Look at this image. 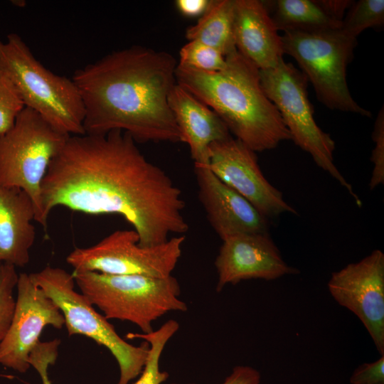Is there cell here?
I'll list each match as a JSON object with an SVG mask.
<instances>
[{
  "label": "cell",
  "instance_id": "obj_20",
  "mask_svg": "<svg viewBox=\"0 0 384 384\" xmlns=\"http://www.w3.org/2000/svg\"><path fill=\"white\" fill-rule=\"evenodd\" d=\"M233 21L234 0H211L197 23L187 28L186 38L208 45L226 57L237 50Z\"/></svg>",
  "mask_w": 384,
  "mask_h": 384
},
{
  "label": "cell",
  "instance_id": "obj_21",
  "mask_svg": "<svg viewBox=\"0 0 384 384\" xmlns=\"http://www.w3.org/2000/svg\"><path fill=\"white\" fill-rule=\"evenodd\" d=\"M178 329V323L174 319H170L157 330L150 333H128L127 334V338H141L149 344L144 366L139 379L134 384H161L168 379L169 374L166 371L160 370L159 362L166 344Z\"/></svg>",
  "mask_w": 384,
  "mask_h": 384
},
{
  "label": "cell",
  "instance_id": "obj_14",
  "mask_svg": "<svg viewBox=\"0 0 384 384\" xmlns=\"http://www.w3.org/2000/svg\"><path fill=\"white\" fill-rule=\"evenodd\" d=\"M218 272L216 290L242 280H273L298 273L282 259L268 233H242L223 240L215 261Z\"/></svg>",
  "mask_w": 384,
  "mask_h": 384
},
{
  "label": "cell",
  "instance_id": "obj_25",
  "mask_svg": "<svg viewBox=\"0 0 384 384\" xmlns=\"http://www.w3.org/2000/svg\"><path fill=\"white\" fill-rule=\"evenodd\" d=\"M24 107L16 87L0 70V136L13 127L16 117Z\"/></svg>",
  "mask_w": 384,
  "mask_h": 384
},
{
  "label": "cell",
  "instance_id": "obj_3",
  "mask_svg": "<svg viewBox=\"0 0 384 384\" xmlns=\"http://www.w3.org/2000/svg\"><path fill=\"white\" fill-rule=\"evenodd\" d=\"M225 60V67L213 73L178 64L176 83L213 110L230 133L255 152L292 140L279 111L261 86L260 70L238 50Z\"/></svg>",
  "mask_w": 384,
  "mask_h": 384
},
{
  "label": "cell",
  "instance_id": "obj_30",
  "mask_svg": "<svg viewBox=\"0 0 384 384\" xmlns=\"http://www.w3.org/2000/svg\"><path fill=\"white\" fill-rule=\"evenodd\" d=\"M211 0H177L175 2L178 11L187 17L202 16L208 8Z\"/></svg>",
  "mask_w": 384,
  "mask_h": 384
},
{
  "label": "cell",
  "instance_id": "obj_15",
  "mask_svg": "<svg viewBox=\"0 0 384 384\" xmlns=\"http://www.w3.org/2000/svg\"><path fill=\"white\" fill-rule=\"evenodd\" d=\"M198 198L223 240L242 233H268V220L247 199L221 181L208 164H194Z\"/></svg>",
  "mask_w": 384,
  "mask_h": 384
},
{
  "label": "cell",
  "instance_id": "obj_24",
  "mask_svg": "<svg viewBox=\"0 0 384 384\" xmlns=\"http://www.w3.org/2000/svg\"><path fill=\"white\" fill-rule=\"evenodd\" d=\"M18 274L16 267L4 263L0 267V345L4 339L14 314L16 299L14 289Z\"/></svg>",
  "mask_w": 384,
  "mask_h": 384
},
{
  "label": "cell",
  "instance_id": "obj_18",
  "mask_svg": "<svg viewBox=\"0 0 384 384\" xmlns=\"http://www.w3.org/2000/svg\"><path fill=\"white\" fill-rule=\"evenodd\" d=\"M35 207L23 190L0 185V267L4 264L23 267L30 260L34 243Z\"/></svg>",
  "mask_w": 384,
  "mask_h": 384
},
{
  "label": "cell",
  "instance_id": "obj_22",
  "mask_svg": "<svg viewBox=\"0 0 384 384\" xmlns=\"http://www.w3.org/2000/svg\"><path fill=\"white\" fill-rule=\"evenodd\" d=\"M383 23V0H359L353 1L348 9L341 29L348 36L357 38L364 30L381 26Z\"/></svg>",
  "mask_w": 384,
  "mask_h": 384
},
{
  "label": "cell",
  "instance_id": "obj_28",
  "mask_svg": "<svg viewBox=\"0 0 384 384\" xmlns=\"http://www.w3.org/2000/svg\"><path fill=\"white\" fill-rule=\"evenodd\" d=\"M351 384H384V355L372 363H365L354 370Z\"/></svg>",
  "mask_w": 384,
  "mask_h": 384
},
{
  "label": "cell",
  "instance_id": "obj_2",
  "mask_svg": "<svg viewBox=\"0 0 384 384\" xmlns=\"http://www.w3.org/2000/svg\"><path fill=\"white\" fill-rule=\"evenodd\" d=\"M177 65L167 52L132 46L75 70L85 134L121 130L137 143L180 142L168 102Z\"/></svg>",
  "mask_w": 384,
  "mask_h": 384
},
{
  "label": "cell",
  "instance_id": "obj_6",
  "mask_svg": "<svg viewBox=\"0 0 384 384\" xmlns=\"http://www.w3.org/2000/svg\"><path fill=\"white\" fill-rule=\"evenodd\" d=\"M281 38L284 54L295 59L319 102L331 110L372 116L353 100L346 80L357 38L341 28L286 31Z\"/></svg>",
  "mask_w": 384,
  "mask_h": 384
},
{
  "label": "cell",
  "instance_id": "obj_4",
  "mask_svg": "<svg viewBox=\"0 0 384 384\" xmlns=\"http://www.w3.org/2000/svg\"><path fill=\"white\" fill-rule=\"evenodd\" d=\"M0 70L18 91L24 107L66 135L85 134V107L72 78L44 67L18 34L0 40Z\"/></svg>",
  "mask_w": 384,
  "mask_h": 384
},
{
  "label": "cell",
  "instance_id": "obj_31",
  "mask_svg": "<svg viewBox=\"0 0 384 384\" xmlns=\"http://www.w3.org/2000/svg\"><path fill=\"white\" fill-rule=\"evenodd\" d=\"M321 6L335 19L342 22L344 14L353 1L350 0H319Z\"/></svg>",
  "mask_w": 384,
  "mask_h": 384
},
{
  "label": "cell",
  "instance_id": "obj_12",
  "mask_svg": "<svg viewBox=\"0 0 384 384\" xmlns=\"http://www.w3.org/2000/svg\"><path fill=\"white\" fill-rule=\"evenodd\" d=\"M17 297L7 334L0 345V364L19 373L30 366L31 351L40 341L46 326L61 329L65 319L56 304L32 279L30 274H18Z\"/></svg>",
  "mask_w": 384,
  "mask_h": 384
},
{
  "label": "cell",
  "instance_id": "obj_13",
  "mask_svg": "<svg viewBox=\"0 0 384 384\" xmlns=\"http://www.w3.org/2000/svg\"><path fill=\"white\" fill-rule=\"evenodd\" d=\"M208 166L224 183L247 199L265 218L297 210L263 175L255 152L232 137L210 144Z\"/></svg>",
  "mask_w": 384,
  "mask_h": 384
},
{
  "label": "cell",
  "instance_id": "obj_19",
  "mask_svg": "<svg viewBox=\"0 0 384 384\" xmlns=\"http://www.w3.org/2000/svg\"><path fill=\"white\" fill-rule=\"evenodd\" d=\"M277 30L319 31L341 28L319 0L263 1Z\"/></svg>",
  "mask_w": 384,
  "mask_h": 384
},
{
  "label": "cell",
  "instance_id": "obj_5",
  "mask_svg": "<svg viewBox=\"0 0 384 384\" xmlns=\"http://www.w3.org/2000/svg\"><path fill=\"white\" fill-rule=\"evenodd\" d=\"M73 276L81 293L107 319L129 321L143 334L151 332L153 321L163 315L187 310L178 297L179 284L172 275L157 278L74 271Z\"/></svg>",
  "mask_w": 384,
  "mask_h": 384
},
{
  "label": "cell",
  "instance_id": "obj_9",
  "mask_svg": "<svg viewBox=\"0 0 384 384\" xmlns=\"http://www.w3.org/2000/svg\"><path fill=\"white\" fill-rule=\"evenodd\" d=\"M259 73L261 86L279 111L292 141L309 153L316 165L334 178L361 206L352 186L334 163V141L314 119L308 97L309 81L304 74L284 58L275 67L259 70Z\"/></svg>",
  "mask_w": 384,
  "mask_h": 384
},
{
  "label": "cell",
  "instance_id": "obj_16",
  "mask_svg": "<svg viewBox=\"0 0 384 384\" xmlns=\"http://www.w3.org/2000/svg\"><path fill=\"white\" fill-rule=\"evenodd\" d=\"M233 31L238 52L260 70L283 58L281 36L263 1L234 0Z\"/></svg>",
  "mask_w": 384,
  "mask_h": 384
},
{
  "label": "cell",
  "instance_id": "obj_27",
  "mask_svg": "<svg viewBox=\"0 0 384 384\" xmlns=\"http://www.w3.org/2000/svg\"><path fill=\"white\" fill-rule=\"evenodd\" d=\"M375 147L372 151L370 161L373 169L369 187L371 190L384 183V110L382 107L376 117L372 134Z\"/></svg>",
  "mask_w": 384,
  "mask_h": 384
},
{
  "label": "cell",
  "instance_id": "obj_1",
  "mask_svg": "<svg viewBox=\"0 0 384 384\" xmlns=\"http://www.w3.org/2000/svg\"><path fill=\"white\" fill-rule=\"evenodd\" d=\"M41 191L47 224L57 206L89 215H117L133 227L144 247L188 230L180 188L121 130L70 136L50 162Z\"/></svg>",
  "mask_w": 384,
  "mask_h": 384
},
{
  "label": "cell",
  "instance_id": "obj_17",
  "mask_svg": "<svg viewBox=\"0 0 384 384\" xmlns=\"http://www.w3.org/2000/svg\"><path fill=\"white\" fill-rule=\"evenodd\" d=\"M174 116L180 142L188 145L194 164H208L209 147L231 137L218 114L177 83L168 97Z\"/></svg>",
  "mask_w": 384,
  "mask_h": 384
},
{
  "label": "cell",
  "instance_id": "obj_10",
  "mask_svg": "<svg viewBox=\"0 0 384 384\" xmlns=\"http://www.w3.org/2000/svg\"><path fill=\"white\" fill-rule=\"evenodd\" d=\"M134 230H117L88 247H78L66 257L75 272H97L116 275L165 278L181 256L183 235L161 245L142 247Z\"/></svg>",
  "mask_w": 384,
  "mask_h": 384
},
{
  "label": "cell",
  "instance_id": "obj_7",
  "mask_svg": "<svg viewBox=\"0 0 384 384\" xmlns=\"http://www.w3.org/2000/svg\"><path fill=\"white\" fill-rule=\"evenodd\" d=\"M69 137L26 107L13 127L0 136V185L26 193L35 207V221L45 230L48 224L43 218L42 183Z\"/></svg>",
  "mask_w": 384,
  "mask_h": 384
},
{
  "label": "cell",
  "instance_id": "obj_23",
  "mask_svg": "<svg viewBox=\"0 0 384 384\" xmlns=\"http://www.w3.org/2000/svg\"><path fill=\"white\" fill-rule=\"evenodd\" d=\"M178 65L196 70L213 73L223 70L225 57L216 49L196 41H190L179 51Z\"/></svg>",
  "mask_w": 384,
  "mask_h": 384
},
{
  "label": "cell",
  "instance_id": "obj_11",
  "mask_svg": "<svg viewBox=\"0 0 384 384\" xmlns=\"http://www.w3.org/2000/svg\"><path fill=\"white\" fill-rule=\"evenodd\" d=\"M328 289L333 298L362 322L375 348L384 355V254L373 250L358 262L332 273Z\"/></svg>",
  "mask_w": 384,
  "mask_h": 384
},
{
  "label": "cell",
  "instance_id": "obj_29",
  "mask_svg": "<svg viewBox=\"0 0 384 384\" xmlns=\"http://www.w3.org/2000/svg\"><path fill=\"white\" fill-rule=\"evenodd\" d=\"M260 372L248 366H237L221 384H260Z\"/></svg>",
  "mask_w": 384,
  "mask_h": 384
},
{
  "label": "cell",
  "instance_id": "obj_8",
  "mask_svg": "<svg viewBox=\"0 0 384 384\" xmlns=\"http://www.w3.org/2000/svg\"><path fill=\"white\" fill-rule=\"evenodd\" d=\"M30 275L61 311L69 336H87L110 351L119 368L117 384H129L141 374L147 358L149 343L144 341L136 346L121 338L89 300L75 290L73 274L59 267L47 266Z\"/></svg>",
  "mask_w": 384,
  "mask_h": 384
},
{
  "label": "cell",
  "instance_id": "obj_26",
  "mask_svg": "<svg viewBox=\"0 0 384 384\" xmlns=\"http://www.w3.org/2000/svg\"><path fill=\"white\" fill-rule=\"evenodd\" d=\"M59 339L39 341L31 351L28 363L39 374L42 384H52L48 376L50 366L54 365L58 354Z\"/></svg>",
  "mask_w": 384,
  "mask_h": 384
}]
</instances>
